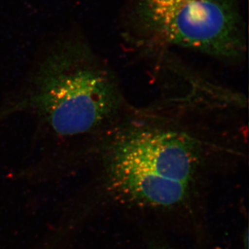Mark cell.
<instances>
[{
  "label": "cell",
  "instance_id": "cell-1",
  "mask_svg": "<svg viewBox=\"0 0 249 249\" xmlns=\"http://www.w3.org/2000/svg\"><path fill=\"white\" fill-rule=\"evenodd\" d=\"M103 155L111 193L124 202L155 207L182 202L201 160L196 139L144 124L118 130Z\"/></svg>",
  "mask_w": 249,
  "mask_h": 249
},
{
  "label": "cell",
  "instance_id": "cell-3",
  "mask_svg": "<svg viewBox=\"0 0 249 249\" xmlns=\"http://www.w3.org/2000/svg\"><path fill=\"white\" fill-rule=\"evenodd\" d=\"M133 25L148 40L226 60L244 55L246 41L233 0H131Z\"/></svg>",
  "mask_w": 249,
  "mask_h": 249
},
{
  "label": "cell",
  "instance_id": "cell-2",
  "mask_svg": "<svg viewBox=\"0 0 249 249\" xmlns=\"http://www.w3.org/2000/svg\"><path fill=\"white\" fill-rule=\"evenodd\" d=\"M114 80L83 42L65 40L49 52L34 72L22 101L60 137L89 133L117 110Z\"/></svg>",
  "mask_w": 249,
  "mask_h": 249
}]
</instances>
